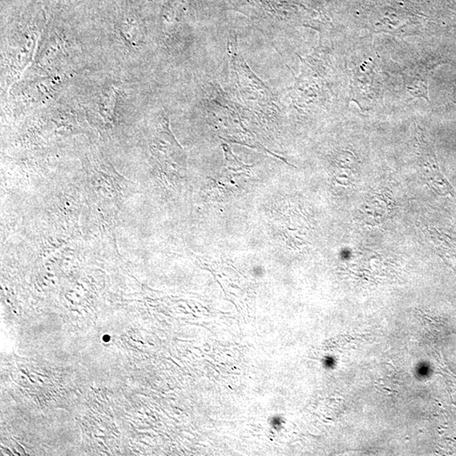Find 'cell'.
<instances>
[{
	"label": "cell",
	"mask_w": 456,
	"mask_h": 456,
	"mask_svg": "<svg viewBox=\"0 0 456 456\" xmlns=\"http://www.w3.org/2000/svg\"><path fill=\"white\" fill-rule=\"evenodd\" d=\"M230 86L237 105H244L256 114H275L277 105L269 87L254 75L237 46V36H229Z\"/></svg>",
	"instance_id": "1"
},
{
	"label": "cell",
	"mask_w": 456,
	"mask_h": 456,
	"mask_svg": "<svg viewBox=\"0 0 456 456\" xmlns=\"http://www.w3.org/2000/svg\"><path fill=\"white\" fill-rule=\"evenodd\" d=\"M405 88L414 98H422L429 102L427 75L425 71L414 70L402 75Z\"/></svg>",
	"instance_id": "3"
},
{
	"label": "cell",
	"mask_w": 456,
	"mask_h": 456,
	"mask_svg": "<svg viewBox=\"0 0 456 456\" xmlns=\"http://www.w3.org/2000/svg\"><path fill=\"white\" fill-rule=\"evenodd\" d=\"M242 6L256 19L270 24H288L298 14L294 0H241Z\"/></svg>",
	"instance_id": "2"
},
{
	"label": "cell",
	"mask_w": 456,
	"mask_h": 456,
	"mask_svg": "<svg viewBox=\"0 0 456 456\" xmlns=\"http://www.w3.org/2000/svg\"><path fill=\"white\" fill-rule=\"evenodd\" d=\"M117 96L114 88H108L103 92L98 101V107H100L101 114L112 116L116 107Z\"/></svg>",
	"instance_id": "4"
}]
</instances>
